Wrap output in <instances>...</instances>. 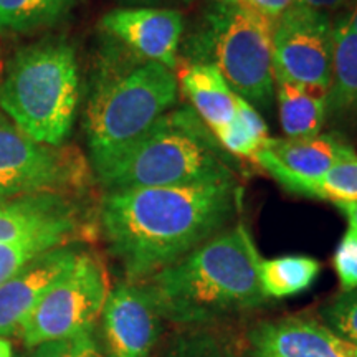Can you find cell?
I'll return each instance as SVG.
<instances>
[{
	"label": "cell",
	"mask_w": 357,
	"mask_h": 357,
	"mask_svg": "<svg viewBox=\"0 0 357 357\" xmlns=\"http://www.w3.org/2000/svg\"><path fill=\"white\" fill-rule=\"evenodd\" d=\"M82 252L73 243L50 250L0 284V337L19 331L45 293L75 265Z\"/></svg>",
	"instance_id": "4fadbf2b"
},
{
	"label": "cell",
	"mask_w": 357,
	"mask_h": 357,
	"mask_svg": "<svg viewBox=\"0 0 357 357\" xmlns=\"http://www.w3.org/2000/svg\"><path fill=\"white\" fill-rule=\"evenodd\" d=\"M73 238L63 234H43L15 242L0 243V284L10 280L22 268L33 261L43 253L63 245H70Z\"/></svg>",
	"instance_id": "7402d4cb"
},
{
	"label": "cell",
	"mask_w": 357,
	"mask_h": 357,
	"mask_svg": "<svg viewBox=\"0 0 357 357\" xmlns=\"http://www.w3.org/2000/svg\"><path fill=\"white\" fill-rule=\"evenodd\" d=\"M98 177L108 190H118L220 182L235 178V171L197 113L181 106L160 116Z\"/></svg>",
	"instance_id": "3957f363"
},
{
	"label": "cell",
	"mask_w": 357,
	"mask_h": 357,
	"mask_svg": "<svg viewBox=\"0 0 357 357\" xmlns=\"http://www.w3.org/2000/svg\"><path fill=\"white\" fill-rule=\"evenodd\" d=\"M212 132L218 144L227 153L240 155V158H253L265 146V142L253 136L236 118H234V121L227 123L225 126L213 129Z\"/></svg>",
	"instance_id": "484cf974"
},
{
	"label": "cell",
	"mask_w": 357,
	"mask_h": 357,
	"mask_svg": "<svg viewBox=\"0 0 357 357\" xmlns=\"http://www.w3.org/2000/svg\"><path fill=\"white\" fill-rule=\"evenodd\" d=\"M235 118L248 129L253 136L258 137L261 142L268 141V126L263 121L261 114L258 113L255 106H252L247 100L236 95V106H235Z\"/></svg>",
	"instance_id": "4316f807"
},
{
	"label": "cell",
	"mask_w": 357,
	"mask_h": 357,
	"mask_svg": "<svg viewBox=\"0 0 357 357\" xmlns=\"http://www.w3.org/2000/svg\"><path fill=\"white\" fill-rule=\"evenodd\" d=\"M93 329L35 346L29 357H108Z\"/></svg>",
	"instance_id": "cb8c5ba5"
},
{
	"label": "cell",
	"mask_w": 357,
	"mask_h": 357,
	"mask_svg": "<svg viewBox=\"0 0 357 357\" xmlns=\"http://www.w3.org/2000/svg\"><path fill=\"white\" fill-rule=\"evenodd\" d=\"M257 164L270 174L284 190L293 195L331 202H357V159L337 164L318 177H305L289 172L266 149L253 155Z\"/></svg>",
	"instance_id": "2e32d148"
},
{
	"label": "cell",
	"mask_w": 357,
	"mask_h": 357,
	"mask_svg": "<svg viewBox=\"0 0 357 357\" xmlns=\"http://www.w3.org/2000/svg\"><path fill=\"white\" fill-rule=\"evenodd\" d=\"M73 6L75 0H0V32L20 35L50 29Z\"/></svg>",
	"instance_id": "44dd1931"
},
{
	"label": "cell",
	"mask_w": 357,
	"mask_h": 357,
	"mask_svg": "<svg viewBox=\"0 0 357 357\" xmlns=\"http://www.w3.org/2000/svg\"><path fill=\"white\" fill-rule=\"evenodd\" d=\"M109 294L106 268L89 252L79 253L78 260L45 293L19 328L26 347L75 336L95 328Z\"/></svg>",
	"instance_id": "52a82bcc"
},
{
	"label": "cell",
	"mask_w": 357,
	"mask_h": 357,
	"mask_svg": "<svg viewBox=\"0 0 357 357\" xmlns=\"http://www.w3.org/2000/svg\"><path fill=\"white\" fill-rule=\"evenodd\" d=\"M339 284L342 291L357 288V225L347 222V229L333 257Z\"/></svg>",
	"instance_id": "d4e9b609"
},
{
	"label": "cell",
	"mask_w": 357,
	"mask_h": 357,
	"mask_svg": "<svg viewBox=\"0 0 357 357\" xmlns=\"http://www.w3.org/2000/svg\"><path fill=\"white\" fill-rule=\"evenodd\" d=\"M86 181V167L77 151L47 146L0 111V199L30 194H65Z\"/></svg>",
	"instance_id": "ba28073f"
},
{
	"label": "cell",
	"mask_w": 357,
	"mask_h": 357,
	"mask_svg": "<svg viewBox=\"0 0 357 357\" xmlns=\"http://www.w3.org/2000/svg\"><path fill=\"white\" fill-rule=\"evenodd\" d=\"M321 273V263L312 257L287 255L260 263V287L266 300H281L307 291Z\"/></svg>",
	"instance_id": "ffe728a7"
},
{
	"label": "cell",
	"mask_w": 357,
	"mask_h": 357,
	"mask_svg": "<svg viewBox=\"0 0 357 357\" xmlns=\"http://www.w3.org/2000/svg\"><path fill=\"white\" fill-rule=\"evenodd\" d=\"M289 172L305 177L323 176L337 164L357 159L351 142L337 132H319L307 137H268L263 146Z\"/></svg>",
	"instance_id": "9a60e30c"
},
{
	"label": "cell",
	"mask_w": 357,
	"mask_h": 357,
	"mask_svg": "<svg viewBox=\"0 0 357 357\" xmlns=\"http://www.w3.org/2000/svg\"><path fill=\"white\" fill-rule=\"evenodd\" d=\"M252 357H357V346L307 316L261 321L248 333Z\"/></svg>",
	"instance_id": "7c38bea8"
},
{
	"label": "cell",
	"mask_w": 357,
	"mask_h": 357,
	"mask_svg": "<svg viewBox=\"0 0 357 357\" xmlns=\"http://www.w3.org/2000/svg\"><path fill=\"white\" fill-rule=\"evenodd\" d=\"M242 205L236 178L108 190L100 222L128 281L141 283L225 229Z\"/></svg>",
	"instance_id": "6da1fadb"
},
{
	"label": "cell",
	"mask_w": 357,
	"mask_h": 357,
	"mask_svg": "<svg viewBox=\"0 0 357 357\" xmlns=\"http://www.w3.org/2000/svg\"><path fill=\"white\" fill-rule=\"evenodd\" d=\"M337 207V211L344 213L347 222H352L357 225V202H336L334 204Z\"/></svg>",
	"instance_id": "f546056e"
},
{
	"label": "cell",
	"mask_w": 357,
	"mask_h": 357,
	"mask_svg": "<svg viewBox=\"0 0 357 357\" xmlns=\"http://www.w3.org/2000/svg\"><path fill=\"white\" fill-rule=\"evenodd\" d=\"M0 357H13L10 342L3 337H0Z\"/></svg>",
	"instance_id": "4dcf8cb0"
},
{
	"label": "cell",
	"mask_w": 357,
	"mask_h": 357,
	"mask_svg": "<svg viewBox=\"0 0 357 357\" xmlns=\"http://www.w3.org/2000/svg\"><path fill=\"white\" fill-rule=\"evenodd\" d=\"M273 71L303 86L328 93L333 73V20L294 2L271 30Z\"/></svg>",
	"instance_id": "9c48e42d"
},
{
	"label": "cell",
	"mask_w": 357,
	"mask_h": 357,
	"mask_svg": "<svg viewBox=\"0 0 357 357\" xmlns=\"http://www.w3.org/2000/svg\"><path fill=\"white\" fill-rule=\"evenodd\" d=\"M160 316L142 283L123 281L109 289L101 312L108 357H149L160 329Z\"/></svg>",
	"instance_id": "30bf717a"
},
{
	"label": "cell",
	"mask_w": 357,
	"mask_h": 357,
	"mask_svg": "<svg viewBox=\"0 0 357 357\" xmlns=\"http://www.w3.org/2000/svg\"><path fill=\"white\" fill-rule=\"evenodd\" d=\"M275 100L287 137H307L321 132L328 119V93L310 89L275 75Z\"/></svg>",
	"instance_id": "d6986e66"
},
{
	"label": "cell",
	"mask_w": 357,
	"mask_h": 357,
	"mask_svg": "<svg viewBox=\"0 0 357 357\" xmlns=\"http://www.w3.org/2000/svg\"><path fill=\"white\" fill-rule=\"evenodd\" d=\"M79 101V73L73 47L45 40L22 48L0 82V111L33 141L63 146Z\"/></svg>",
	"instance_id": "277c9868"
},
{
	"label": "cell",
	"mask_w": 357,
	"mask_h": 357,
	"mask_svg": "<svg viewBox=\"0 0 357 357\" xmlns=\"http://www.w3.org/2000/svg\"><path fill=\"white\" fill-rule=\"evenodd\" d=\"M357 113V33L347 12L333 22V73L328 89V119Z\"/></svg>",
	"instance_id": "ac0fdd59"
},
{
	"label": "cell",
	"mask_w": 357,
	"mask_h": 357,
	"mask_svg": "<svg viewBox=\"0 0 357 357\" xmlns=\"http://www.w3.org/2000/svg\"><path fill=\"white\" fill-rule=\"evenodd\" d=\"M294 2L300 3V6L310 7L312 10L324 12L329 15V12H337L342 10V8L352 7L357 0H294Z\"/></svg>",
	"instance_id": "f1b7e54d"
},
{
	"label": "cell",
	"mask_w": 357,
	"mask_h": 357,
	"mask_svg": "<svg viewBox=\"0 0 357 357\" xmlns=\"http://www.w3.org/2000/svg\"><path fill=\"white\" fill-rule=\"evenodd\" d=\"M171 2H190V0H171Z\"/></svg>",
	"instance_id": "836d02e7"
},
{
	"label": "cell",
	"mask_w": 357,
	"mask_h": 357,
	"mask_svg": "<svg viewBox=\"0 0 357 357\" xmlns=\"http://www.w3.org/2000/svg\"><path fill=\"white\" fill-rule=\"evenodd\" d=\"M101 26L141 60L177 70V53L184 37V15L178 10L118 8L102 17Z\"/></svg>",
	"instance_id": "8fae6325"
},
{
	"label": "cell",
	"mask_w": 357,
	"mask_h": 357,
	"mask_svg": "<svg viewBox=\"0 0 357 357\" xmlns=\"http://www.w3.org/2000/svg\"><path fill=\"white\" fill-rule=\"evenodd\" d=\"M82 230L79 208L65 194H30L0 199V243L43 234L75 238Z\"/></svg>",
	"instance_id": "5bb4252c"
},
{
	"label": "cell",
	"mask_w": 357,
	"mask_h": 357,
	"mask_svg": "<svg viewBox=\"0 0 357 357\" xmlns=\"http://www.w3.org/2000/svg\"><path fill=\"white\" fill-rule=\"evenodd\" d=\"M270 22L231 0H213L185 42V63H208L220 71L235 95L270 109L275 101V71Z\"/></svg>",
	"instance_id": "5b68a950"
},
{
	"label": "cell",
	"mask_w": 357,
	"mask_h": 357,
	"mask_svg": "<svg viewBox=\"0 0 357 357\" xmlns=\"http://www.w3.org/2000/svg\"><path fill=\"white\" fill-rule=\"evenodd\" d=\"M177 82L190 101V108L211 131L234 121L236 95L215 66L185 63L178 70Z\"/></svg>",
	"instance_id": "e0dca14e"
},
{
	"label": "cell",
	"mask_w": 357,
	"mask_h": 357,
	"mask_svg": "<svg viewBox=\"0 0 357 357\" xmlns=\"http://www.w3.org/2000/svg\"><path fill=\"white\" fill-rule=\"evenodd\" d=\"M231 2L242 3L250 10L260 13L270 22H275L293 6L294 0H231Z\"/></svg>",
	"instance_id": "83f0119b"
},
{
	"label": "cell",
	"mask_w": 357,
	"mask_h": 357,
	"mask_svg": "<svg viewBox=\"0 0 357 357\" xmlns=\"http://www.w3.org/2000/svg\"><path fill=\"white\" fill-rule=\"evenodd\" d=\"M347 19H349V24L352 29H354V32L357 33V2L352 6L351 12H347Z\"/></svg>",
	"instance_id": "d6a6232c"
},
{
	"label": "cell",
	"mask_w": 357,
	"mask_h": 357,
	"mask_svg": "<svg viewBox=\"0 0 357 357\" xmlns=\"http://www.w3.org/2000/svg\"><path fill=\"white\" fill-rule=\"evenodd\" d=\"M178 82L172 70L141 60L105 77L89 98L84 131L96 174L109 166L160 116L176 108Z\"/></svg>",
	"instance_id": "8992f818"
},
{
	"label": "cell",
	"mask_w": 357,
	"mask_h": 357,
	"mask_svg": "<svg viewBox=\"0 0 357 357\" xmlns=\"http://www.w3.org/2000/svg\"><path fill=\"white\" fill-rule=\"evenodd\" d=\"M189 357H231V356L225 354V352H222V351H204V352L199 351Z\"/></svg>",
	"instance_id": "1f68e13d"
},
{
	"label": "cell",
	"mask_w": 357,
	"mask_h": 357,
	"mask_svg": "<svg viewBox=\"0 0 357 357\" xmlns=\"http://www.w3.org/2000/svg\"><path fill=\"white\" fill-rule=\"evenodd\" d=\"M261 260L252 231L238 222L141 283L162 319L213 323L265 305Z\"/></svg>",
	"instance_id": "7a4b0ae2"
},
{
	"label": "cell",
	"mask_w": 357,
	"mask_h": 357,
	"mask_svg": "<svg viewBox=\"0 0 357 357\" xmlns=\"http://www.w3.org/2000/svg\"><path fill=\"white\" fill-rule=\"evenodd\" d=\"M321 319L334 333L357 346V288L342 291L321 310Z\"/></svg>",
	"instance_id": "603a6c76"
}]
</instances>
